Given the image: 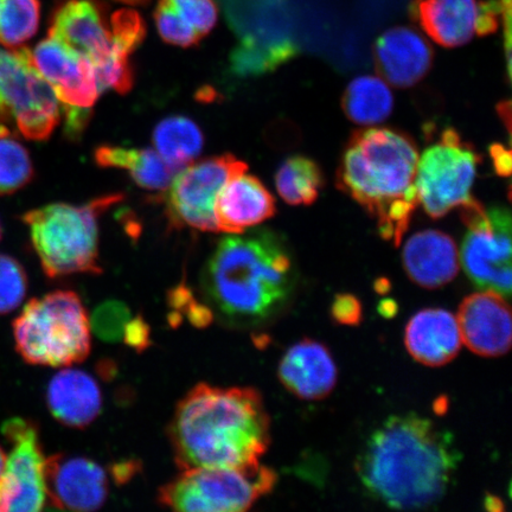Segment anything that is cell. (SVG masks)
I'll return each mask as SVG.
<instances>
[{"label": "cell", "mask_w": 512, "mask_h": 512, "mask_svg": "<svg viewBox=\"0 0 512 512\" xmlns=\"http://www.w3.org/2000/svg\"><path fill=\"white\" fill-rule=\"evenodd\" d=\"M48 36L98 62L112 49V32L102 10L93 0H68L51 17Z\"/></svg>", "instance_id": "obj_18"}, {"label": "cell", "mask_w": 512, "mask_h": 512, "mask_svg": "<svg viewBox=\"0 0 512 512\" xmlns=\"http://www.w3.org/2000/svg\"><path fill=\"white\" fill-rule=\"evenodd\" d=\"M279 379L300 399H324L336 386V364L323 344L303 341L286 352L280 362Z\"/></svg>", "instance_id": "obj_20"}, {"label": "cell", "mask_w": 512, "mask_h": 512, "mask_svg": "<svg viewBox=\"0 0 512 512\" xmlns=\"http://www.w3.org/2000/svg\"><path fill=\"white\" fill-rule=\"evenodd\" d=\"M460 217L467 227L460 256L467 277L480 290L494 291L509 298L512 278L510 210L486 209L475 200L460 209Z\"/></svg>", "instance_id": "obj_9"}, {"label": "cell", "mask_w": 512, "mask_h": 512, "mask_svg": "<svg viewBox=\"0 0 512 512\" xmlns=\"http://www.w3.org/2000/svg\"><path fill=\"white\" fill-rule=\"evenodd\" d=\"M0 123H8L11 125L8 114H6L2 100H0Z\"/></svg>", "instance_id": "obj_38"}, {"label": "cell", "mask_w": 512, "mask_h": 512, "mask_svg": "<svg viewBox=\"0 0 512 512\" xmlns=\"http://www.w3.org/2000/svg\"><path fill=\"white\" fill-rule=\"evenodd\" d=\"M214 214L217 232L243 234L274 216V197L259 178L245 172L224 185Z\"/></svg>", "instance_id": "obj_19"}, {"label": "cell", "mask_w": 512, "mask_h": 512, "mask_svg": "<svg viewBox=\"0 0 512 512\" xmlns=\"http://www.w3.org/2000/svg\"><path fill=\"white\" fill-rule=\"evenodd\" d=\"M94 156L100 168L124 170L146 190L165 191L178 171L152 149L104 145L95 150Z\"/></svg>", "instance_id": "obj_24"}, {"label": "cell", "mask_w": 512, "mask_h": 512, "mask_svg": "<svg viewBox=\"0 0 512 512\" xmlns=\"http://www.w3.org/2000/svg\"><path fill=\"white\" fill-rule=\"evenodd\" d=\"M48 407L62 425L85 428L98 418L102 394L92 375L79 369H63L49 382Z\"/></svg>", "instance_id": "obj_23"}, {"label": "cell", "mask_w": 512, "mask_h": 512, "mask_svg": "<svg viewBox=\"0 0 512 512\" xmlns=\"http://www.w3.org/2000/svg\"><path fill=\"white\" fill-rule=\"evenodd\" d=\"M480 157L460 134L447 128L437 143L428 146L416 168L418 202L432 219L475 201L471 190Z\"/></svg>", "instance_id": "obj_8"}, {"label": "cell", "mask_w": 512, "mask_h": 512, "mask_svg": "<svg viewBox=\"0 0 512 512\" xmlns=\"http://www.w3.org/2000/svg\"><path fill=\"white\" fill-rule=\"evenodd\" d=\"M247 169L242 160L223 155L191 163L176 174L163 197L172 226L217 232L216 198L230 179L245 174Z\"/></svg>", "instance_id": "obj_11"}, {"label": "cell", "mask_w": 512, "mask_h": 512, "mask_svg": "<svg viewBox=\"0 0 512 512\" xmlns=\"http://www.w3.org/2000/svg\"><path fill=\"white\" fill-rule=\"evenodd\" d=\"M40 21V0H0V46L21 48L36 35Z\"/></svg>", "instance_id": "obj_28"}, {"label": "cell", "mask_w": 512, "mask_h": 512, "mask_svg": "<svg viewBox=\"0 0 512 512\" xmlns=\"http://www.w3.org/2000/svg\"><path fill=\"white\" fill-rule=\"evenodd\" d=\"M459 459L450 433L421 416L400 415L371 435L357 472L377 501L393 509L421 510L445 497Z\"/></svg>", "instance_id": "obj_1"}, {"label": "cell", "mask_w": 512, "mask_h": 512, "mask_svg": "<svg viewBox=\"0 0 512 512\" xmlns=\"http://www.w3.org/2000/svg\"><path fill=\"white\" fill-rule=\"evenodd\" d=\"M402 261L408 277L426 288L443 287L459 272L456 242L440 230L414 234L403 248Z\"/></svg>", "instance_id": "obj_21"}, {"label": "cell", "mask_w": 512, "mask_h": 512, "mask_svg": "<svg viewBox=\"0 0 512 512\" xmlns=\"http://www.w3.org/2000/svg\"><path fill=\"white\" fill-rule=\"evenodd\" d=\"M377 70L399 88L413 87L425 78L433 64V50L426 38L412 28L384 31L374 46Z\"/></svg>", "instance_id": "obj_17"}, {"label": "cell", "mask_w": 512, "mask_h": 512, "mask_svg": "<svg viewBox=\"0 0 512 512\" xmlns=\"http://www.w3.org/2000/svg\"><path fill=\"white\" fill-rule=\"evenodd\" d=\"M155 21L160 37L172 46L190 48L202 40L194 29L182 21L168 0H159Z\"/></svg>", "instance_id": "obj_32"}, {"label": "cell", "mask_w": 512, "mask_h": 512, "mask_svg": "<svg viewBox=\"0 0 512 512\" xmlns=\"http://www.w3.org/2000/svg\"><path fill=\"white\" fill-rule=\"evenodd\" d=\"M502 2L482 0H415L412 15L435 43L445 48L465 46L475 36L498 28Z\"/></svg>", "instance_id": "obj_14"}, {"label": "cell", "mask_w": 512, "mask_h": 512, "mask_svg": "<svg viewBox=\"0 0 512 512\" xmlns=\"http://www.w3.org/2000/svg\"><path fill=\"white\" fill-rule=\"evenodd\" d=\"M457 320L463 342L475 354L499 357L510 350L511 313L501 294H471L460 305Z\"/></svg>", "instance_id": "obj_16"}, {"label": "cell", "mask_w": 512, "mask_h": 512, "mask_svg": "<svg viewBox=\"0 0 512 512\" xmlns=\"http://www.w3.org/2000/svg\"><path fill=\"white\" fill-rule=\"evenodd\" d=\"M14 335L19 354L36 366L70 367L91 352V322L72 291L32 299L16 318Z\"/></svg>", "instance_id": "obj_6"}, {"label": "cell", "mask_w": 512, "mask_h": 512, "mask_svg": "<svg viewBox=\"0 0 512 512\" xmlns=\"http://www.w3.org/2000/svg\"><path fill=\"white\" fill-rule=\"evenodd\" d=\"M149 329L143 322V319L137 318L133 322L128 323L125 328L124 336L126 343L131 347L144 349L146 344H149Z\"/></svg>", "instance_id": "obj_36"}, {"label": "cell", "mask_w": 512, "mask_h": 512, "mask_svg": "<svg viewBox=\"0 0 512 512\" xmlns=\"http://www.w3.org/2000/svg\"><path fill=\"white\" fill-rule=\"evenodd\" d=\"M405 342L415 361L441 367L458 355L463 339L457 317L446 310L428 309L409 320Z\"/></svg>", "instance_id": "obj_22"}, {"label": "cell", "mask_w": 512, "mask_h": 512, "mask_svg": "<svg viewBox=\"0 0 512 512\" xmlns=\"http://www.w3.org/2000/svg\"><path fill=\"white\" fill-rule=\"evenodd\" d=\"M275 185L281 198L291 206H310L323 188V171L315 160L293 156L281 164Z\"/></svg>", "instance_id": "obj_27"}, {"label": "cell", "mask_w": 512, "mask_h": 512, "mask_svg": "<svg viewBox=\"0 0 512 512\" xmlns=\"http://www.w3.org/2000/svg\"><path fill=\"white\" fill-rule=\"evenodd\" d=\"M0 239H2V226H0Z\"/></svg>", "instance_id": "obj_41"}, {"label": "cell", "mask_w": 512, "mask_h": 512, "mask_svg": "<svg viewBox=\"0 0 512 512\" xmlns=\"http://www.w3.org/2000/svg\"><path fill=\"white\" fill-rule=\"evenodd\" d=\"M153 144L160 157L179 170L200 155L204 138L194 121L185 117H170L155 128Z\"/></svg>", "instance_id": "obj_26"}, {"label": "cell", "mask_w": 512, "mask_h": 512, "mask_svg": "<svg viewBox=\"0 0 512 512\" xmlns=\"http://www.w3.org/2000/svg\"><path fill=\"white\" fill-rule=\"evenodd\" d=\"M3 434L12 444L0 476V512H37L48 503L46 457L37 427L24 419H11Z\"/></svg>", "instance_id": "obj_12"}, {"label": "cell", "mask_w": 512, "mask_h": 512, "mask_svg": "<svg viewBox=\"0 0 512 512\" xmlns=\"http://www.w3.org/2000/svg\"><path fill=\"white\" fill-rule=\"evenodd\" d=\"M490 151L498 174L501 176H509L511 172L510 150H505L503 145L495 144L491 146Z\"/></svg>", "instance_id": "obj_37"}, {"label": "cell", "mask_w": 512, "mask_h": 512, "mask_svg": "<svg viewBox=\"0 0 512 512\" xmlns=\"http://www.w3.org/2000/svg\"><path fill=\"white\" fill-rule=\"evenodd\" d=\"M118 2L130 4V5H136V4H142L146 2V0H118Z\"/></svg>", "instance_id": "obj_40"}, {"label": "cell", "mask_w": 512, "mask_h": 512, "mask_svg": "<svg viewBox=\"0 0 512 512\" xmlns=\"http://www.w3.org/2000/svg\"><path fill=\"white\" fill-rule=\"evenodd\" d=\"M5 463H6V454L4 453L2 448H0V476H2V473L4 471Z\"/></svg>", "instance_id": "obj_39"}, {"label": "cell", "mask_w": 512, "mask_h": 512, "mask_svg": "<svg viewBox=\"0 0 512 512\" xmlns=\"http://www.w3.org/2000/svg\"><path fill=\"white\" fill-rule=\"evenodd\" d=\"M169 437L181 470L253 465L270 446V418L256 390L200 383L179 401Z\"/></svg>", "instance_id": "obj_2"}, {"label": "cell", "mask_w": 512, "mask_h": 512, "mask_svg": "<svg viewBox=\"0 0 512 512\" xmlns=\"http://www.w3.org/2000/svg\"><path fill=\"white\" fill-rule=\"evenodd\" d=\"M29 60L54 89L66 118L91 113L101 91L87 56L48 36L34 50L29 49Z\"/></svg>", "instance_id": "obj_13"}, {"label": "cell", "mask_w": 512, "mask_h": 512, "mask_svg": "<svg viewBox=\"0 0 512 512\" xmlns=\"http://www.w3.org/2000/svg\"><path fill=\"white\" fill-rule=\"evenodd\" d=\"M34 177L29 152L8 123H0V196L14 194Z\"/></svg>", "instance_id": "obj_29"}, {"label": "cell", "mask_w": 512, "mask_h": 512, "mask_svg": "<svg viewBox=\"0 0 512 512\" xmlns=\"http://www.w3.org/2000/svg\"><path fill=\"white\" fill-rule=\"evenodd\" d=\"M277 475L260 463L182 470L160 488L163 507L189 512H240L270 494Z\"/></svg>", "instance_id": "obj_7"}, {"label": "cell", "mask_w": 512, "mask_h": 512, "mask_svg": "<svg viewBox=\"0 0 512 512\" xmlns=\"http://www.w3.org/2000/svg\"><path fill=\"white\" fill-rule=\"evenodd\" d=\"M292 279L291 258L274 234H230L204 267L202 292L211 315L223 323L255 325L285 304Z\"/></svg>", "instance_id": "obj_3"}, {"label": "cell", "mask_w": 512, "mask_h": 512, "mask_svg": "<svg viewBox=\"0 0 512 512\" xmlns=\"http://www.w3.org/2000/svg\"><path fill=\"white\" fill-rule=\"evenodd\" d=\"M28 279L19 262L0 255V315L17 309L27 296Z\"/></svg>", "instance_id": "obj_30"}, {"label": "cell", "mask_w": 512, "mask_h": 512, "mask_svg": "<svg viewBox=\"0 0 512 512\" xmlns=\"http://www.w3.org/2000/svg\"><path fill=\"white\" fill-rule=\"evenodd\" d=\"M128 311L123 304H106L95 313L94 329L101 337L118 339L124 335Z\"/></svg>", "instance_id": "obj_34"}, {"label": "cell", "mask_w": 512, "mask_h": 512, "mask_svg": "<svg viewBox=\"0 0 512 512\" xmlns=\"http://www.w3.org/2000/svg\"><path fill=\"white\" fill-rule=\"evenodd\" d=\"M0 100L23 137L44 142L60 123V101L29 60V49L0 46Z\"/></svg>", "instance_id": "obj_10"}, {"label": "cell", "mask_w": 512, "mask_h": 512, "mask_svg": "<svg viewBox=\"0 0 512 512\" xmlns=\"http://www.w3.org/2000/svg\"><path fill=\"white\" fill-rule=\"evenodd\" d=\"M177 15L201 38L215 28L219 8L214 0H168Z\"/></svg>", "instance_id": "obj_33"}, {"label": "cell", "mask_w": 512, "mask_h": 512, "mask_svg": "<svg viewBox=\"0 0 512 512\" xmlns=\"http://www.w3.org/2000/svg\"><path fill=\"white\" fill-rule=\"evenodd\" d=\"M112 48L131 56L144 41L146 27L143 18L133 10H119L110 19Z\"/></svg>", "instance_id": "obj_31"}, {"label": "cell", "mask_w": 512, "mask_h": 512, "mask_svg": "<svg viewBox=\"0 0 512 512\" xmlns=\"http://www.w3.org/2000/svg\"><path fill=\"white\" fill-rule=\"evenodd\" d=\"M48 503L72 511H95L110 492L104 467L85 457L55 454L46 458Z\"/></svg>", "instance_id": "obj_15"}, {"label": "cell", "mask_w": 512, "mask_h": 512, "mask_svg": "<svg viewBox=\"0 0 512 512\" xmlns=\"http://www.w3.org/2000/svg\"><path fill=\"white\" fill-rule=\"evenodd\" d=\"M332 312L338 322L343 324H356L361 319V305L351 296L338 297Z\"/></svg>", "instance_id": "obj_35"}, {"label": "cell", "mask_w": 512, "mask_h": 512, "mask_svg": "<svg viewBox=\"0 0 512 512\" xmlns=\"http://www.w3.org/2000/svg\"><path fill=\"white\" fill-rule=\"evenodd\" d=\"M123 195L96 198L83 206L55 203L29 211L32 246L48 277L102 272L99 264V217Z\"/></svg>", "instance_id": "obj_5"}, {"label": "cell", "mask_w": 512, "mask_h": 512, "mask_svg": "<svg viewBox=\"0 0 512 512\" xmlns=\"http://www.w3.org/2000/svg\"><path fill=\"white\" fill-rule=\"evenodd\" d=\"M419 152L407 134L369 128L352 134L337 172L347 192L374 219L382 238L399 246L418 207Z\"/></svg>", "instance_id": "obj_4"}, {"label": "cell", "mask_w": 512, "mask_h": 512, "mask_svg": "<svg viewBox=\"0 0 512 512\" xmlns=\"http://www.w3.org/2000/svg\"><path fill=\"white\" fill-rule=\"evenodd\" d=\"M394 107V96L387 83L376 76H361L345 89L342 108L347 117L360 125L386 120Z\"/></svg>", "instance_id": "obj_25"}]
</instances>
